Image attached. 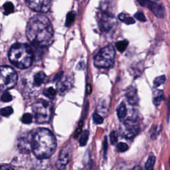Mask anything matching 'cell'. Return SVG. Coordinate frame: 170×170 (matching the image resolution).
I'll list each match as a JSON object with an SVG mask.
<instances>
[{
	"mask_svg": "<svg viewBox=\"0 0 170 170\" xmlns=\"http://www.w3.org/2000/svg\"><path fill=\"white\" fill-rule=\"evenodd\" d=\"M93 121L96 124H102L103 122V118L100 116L97 113H94L93 115Z\"/></svg>",
	"mask_w": 170,
	"mask_h": 170,
	"instance_id": "29",
	"label": "cell"
},
{
	"mask_svg": "<svg viewBox=\"0 0 170 170\" xmlns=\"http://www.w3.org/2000/svg\"><path fill=\"white\" fill-rule=\"evenodd\" d=\"M13 168L11 165H7V164H3L0 165V169H13Z\"/></svg>",
	"mask_w": 170,
	"mask_h": 170,
	"instance_id": "35",
	"label": "cell"
},
{
	"mask_svg": "<svg viewBox=\"0 0 170 170\" xmlns=\"http://www.w3.org/2000/svg\"><path fill=\"white\" fill-rule=\"evenodd\" d=\"M17 81V75L10 67H0V92L6 91L14 86Z\"/></svg>",
	"mask_w": 170,
	"mask_h": 170,
	"instance_id": "6",
	"label": "cell"
},
{
	"mask_svg": "<svg viewBox=\"0 0 170 170\" xmlns=\"http://www.w3.org/2000/svg\"><path fill=\"white\" fill-rule=\"evenodd\" d=\"M12 99H13L12 96L10 93H7V92H6V93H4L2 96V98H1L2 101H3V102H10V101H11Z\"/></svg>",
	"mask_w": 170,
	"mask_h": 170,
	"instance_id": "31",
	"label": "cell"
},
{
	"mask_svg": "<svg viewBox=\"0 0 170 170\" xmlns=\"http://www.w3.org/2000/svg\"><path fill=\"white\" fill-rule=\"evenodd\" d=\"M62 74H63V72H61L58 73V74L56 75V76H55V77L54 78V81H57V80H59L61 79V78L62 77Z\"/></svg>",
	"mask_w": 170,
	"mask_h": 170,
	"instance_id": "39",
	"label": "cell"
},
{
	"mask_svg": "<svg viewBox=\"0 0 170 170\" xmlns=\"http://www.w3.org/2000/svg\"><path fill=\"white\" fill-rule=\"evenodd\" d=\"M33 136V134L31 132H25L21 134L17 140V147L20 152L27 154L32 150Z\"/></svg>",
	"mask_w": 170,
	"mask_h": 170,
	"instance_id": "8",
	"label": "cell"
},
{
	"mask_svg": "<svg viewBox=\"0 0 170 170\" xmlns=\"http://www.w3.org/2000/svg\"><path fill=\"white\" fill-rule=\"evenodd\" d=\"M3 10H4V13L6 15H9L10 13H13L14 11V6L13 5L11 2H7L3 4Z\"/></svg>",
	"mask_w": 170,
	"mask_h": 170,
	"instance_id": "24",
	"label": "cell"
},
{
	"mask_svg": "<svg viewBox=\"0 0 170 170\" xmlns=\"http://www.w3.org/2000/svg\"><path fill=\"white\" fill-rule=\"evenodd\" d=\"M26 35L35 47H47L53 41L54 31L51 23L43 15H34L27 24Z\"/></svg>",
	"mask_w": 170,
	"mask_h": 170,
	"instance_id": "1",
	"label": "cell"
},
{
	"mask_svg": "<svg viewBox=\"0 0 170 170\" xmlns=\"http://www.w3.org/2000/svg\"><path fill=\"white\" fill-rule=\"evenodd\" d=\"M115 61V50L112 45H107L101 49L94 57V64L98 68L111 67Z\"/></svg>",
	"mask_w": 170,
	"mask_h": 170,
	"instance_id": "5",
	"label": "cell"
},
{
	"mask_svg": "<svg viewBox=\"0 0 170 170\" xmlns=\"http://www.w3.org/2000/svg\"><path fill=\"white\" fill-rule=\"evenodd\" d=\"M32 120H33V116H32L31 114L29 113L25 114L21 118L22 122L24 124H30L32 122Z\"/></svg>",
	"mask_w": 170,
	"mask_h": 170,
	"instance_id": "27",
	"label": "cell"
},
{
	"mask_svg": "<svg viewBox=\"0 0 170 170\" xmlns=\"http://www.w3.org/2000/svg\"><path fill=\"white\" fill-rule=\"evenodd\" d=\"M48 80V77L43 72H38L36 73L33 77V85L36 86H40L43 84L45 83Z\"/></svg>",
	"mask_w": 170,
	"mask_h": 170,
	"instance_id": "15",
	"label": "cell"
},
{
	"mask_svg": "<svg viewBox=\"0 0 170 170\" xmlns=\"http://www.w3.org/2000/svg\"><path fill=\"white\" fill-rule=\"evenodd\" d=\"M122 135L127 139L132 138L138 134L140 129L138 122L134 119H128L121 127Z\"/></svg>",
	"mask_w": 170,
	"mask_h": 170,
	"instance_id": "7",
	"label": "cell"
},
{
	"mask_svg": "<svg viewBox=\"0 0 170 170\" xmlns=\"http://www.w3.org/2000/svg\"><path fill=\"white\" fill-rule=\"evenodd\" d=\"M72 86V80L70 76H62L59 80L57 85V89L60 94H65Z\"/></svg>",
	"mask_w": 170,
	"mask_h": 170,
	"instance_id": "13",
	"label": "cell"
},
{
	"mask_svg": "<svg viewBox=\"0 0 170 170\" xmlns=\"http://www.w3.org/2000/svg\"><path fill=\"white\" fill-rule=\"evenodd\" d=\"M32 109L35 120L37 123L44 124L49 122L53 114V104L45 100H37L33 103Z\"/></svg>",
	"mask_w": 170,
	"mask_h": 170,
	"instance_id": "4",
	"label": "cell"
},
{
	"mask_svg": "<svg viewBox=\"0 0 170 170\" xmlns=\"http://www.w3.org/2000/svg\"><path fill=\"white\" fill-rule=\"evenodd\" d=\"M75 17H76V13L75 11H70L68 13L66 18L65 25L67 27L71 26L75 20Z\"/></svg>",
	"mask_w": 170,
	"mask_h": 170,
	"instance_id": "19",
	"label": "cell"
},
{
	"mask_svg": "<svg viewBox=\"0 0 170 170\" xmlns=\"http://www.w3.org/2000/svg\"><path fill=\"white\" fill-rule=\"evenodd\" d=\"M127 114V108L125 103L122 102L117 109V115L118 118L120 119V120H123L126 116Z\"/></svg>",
	"mask_w": 170,
	"mask_h": 170,
	"instance_id": "17",
	"label": "cell"
},
{
	"mask_svg": "<svg viewBox=\"0 0 170 170\" xmlns=\"http://www.w3.org/2000/svg\"><path fill=\"white\" fill-rule=\"evenodd\" d=\"M13 108L11 107H7L0 110V114L3 116L7 117V116H10L13 113Z\"/></svg>",
	"mask_w": 170,
	"mask_h": 170,
	"instance_id": "26",
	"label": "cell"
},
{
	"mask_svg": "<svg viewBox=\"0 0 170 170\" xmlns=\"http://www.w3.org/2000/svg\"><path fill=\"white\" fill-rule=\"evenodd\" d=\"M110 141L112 145L116 144L118 142V134L115 131H112L110 134Z\"/></svg>",
	"mask_w": 170,
	"mask_h": 170,
	"instance_id": "28",
	"label": "cell"
},
{
	"mask_svg": "<svg viewBox=\"0 0 170 170\" xmlns=\"http://www.w3.org/2000/svg\"><path fill=\"white\" fill-rule=\"evenodd\" d=\"M165 80H166V77L164 75L162 76H159L158 77H156L154 81V85L155 87H158L163 85L164 82H165Z\"/></svg>",
	"mask_w": 170,
	"mask_h": 170,
	"instance_id": "25",
	"label": "cell"
},
{
	"mask_svg": "<svg viewBox=\"0 0 170 170\" xmlns=\"http://www.w3.org/2000/svg\"><path fill=\"white\" fill-rule=\"evenodd\" d=\"M72 157V147L68 144L62 149L56 162V167L59 169H64L69 163Z\"/></svg>",
	"mask_w": 170,
	"mask_h": 170,
	"instance_id": "9",
	"label": "cell"
},
{
	"mask_svg": "<svg viewBox=\"0 0 170 170\" xmlns=\"http://www.w3.org/2000/svg\"><path fill=\"white\" fill-rule=\"evenodd\" d=\"M118 19L121 21L125 23V24L127 25H132V24H134L135 23V20L134 18H132L131 17H128L126 15H125L124 13H120V14L118 15Z\"/></svg>",
	"mask_w": 170,
	"mask_h": 170,
	"instance_id": "18",
	"label": "cell"
},
{
	"mask_svg": "<svg viewBox=\"0 0 170 170\" xmlns=\"http://www.w3.org/2000/svg\"><path fill=\"white\" fill-rule=\"evenodd\" d=\"M57 141L50 130L40 128L33 136L32 151L39 159H45L51 156L56 150Z\"/></svg>",
	"mask_w": 170,
	"mask_h": 170,
	"instance_id": "2",
	"label": "cell"
},
{
	"mask_svg": "<svg viewBox=\"0 0 170 170\" xmlns=\"http://www.w3.org/2000/svg\"><path fill=\"white\" fill-rule=\"evenodd\" d=\"M89 132L88 130H85L80 137L79 143L81 146H85L86 145L87 142L89 140Z\"/></svg>",
	"mask_w": 170,
	"mask_h": 170,
	"instance_id": "21",
	"label": "cell"
},
{
	"mask_svg": "<svg viewBox=\"0 0 170 170\" xmlns=\"http://www.w3.org/2000/svg\"><path fill=\"white\" fill-rule=\"evenodd\" d=\"M104 158L106 159L107 158V150H108V140H107V137H104Z\"/></svg>",
	"mask_w": 170,
	"mask_h": 170,
	"instance_id": "34",
	"label": "cell"
},
{
	"mask_svg": "<svg viewBox=\"0 0 170 170\" xmlns=\"http://www.w3.org/2000/svg\"><path fill=\"white\" fill-rule=\"evenodd\" d=\"M32 10L39 13H47L51 6V0H25Z\"/></svg>",
	"mask_w": 170,
	"mask_h": 170,
	"instance_id": "11",
	"label": "cell"
},
{
	"mask_svg": "<svg viewBox=\"0 0 170 170\" xmlns=\"http://www.w3.org/2000/svg\"><path fill=\"white\" fill-rule=\"evenodd\" d=\"M134 17L136 20H137L140 21H142V22L146 21V18L142 12H137L134 15Z\"/></svg>",
	"mask_w": 170,
	"mask_h": 170,
	"instance_id": "32",
	"label": "cell"
},
{
	"mask_svg": "<svg viewBox=\"0 0 170 170\" xmlns=\"http://www.w3.org/2000/svg\"><path fill=\"white\" fill-rule=\"evenodd\" d=\"M170 117V96L169 97V100L168 101V120H169Z\"/></svg>",
	"mask_w": 170,
	"mask_h": 170,
	"instance_id": "36",
	"label": "cell"
},
{
	"mask_svg": "<svg viewBox=\"0 0 170 170\" xmlns=\"http://www.w3.org/2000/svg\"><path fill=\"white\" fill-rule=\"evenodd\" d=\"M160 130L158 127H155L154 128H153L152 130L151 131V137L153 139H155L156 137L158 136V134H159Z\"/></svg>",
	"mask_w": 170,
	"mask_h": 170,
	"instance_id": "33",
	"label": "cell"
},
{
	"mask_svg": "<svg viewBox=\"0 0 170 170\" xmlns=\"http://www.w3.org/2000/svg\"><path fill=\"white\" fill-rule=\"evenodd\" d=\"M116 23L113 15L107 11H102L98 21L99 28L102 31L107 32L112 28Z\"/></svg>",
	"mask_w": 170,
	"mask_h": 170,
	"instance_id": "10",
	"label": "cell"
},
{
	"mask_svg": "<svg viewBox=\"0 0 170 170\" xmlns=\"http://www.w3.org/2000/svg\"><path fill=\"white\" fill-rule=\"evenodd\" d=\"M141 6L147 7L155 17L163 18L165 16V10L162 5L154 2L151 0H137Z\"/></svg>",
	"mask_w": 170,
	"mask_h": 170,
	"instance_id": "12",
	"label": "cell"
},
{
	"mask_svg": "<svg viewBox=\"0 0 170 170\" xmlns=\"http://www.w3.org/2000/svg\"><path fill=\"white\" fill-rule=\"evenodd\" d=\"M169 165H170V160H169Z\"/></svg>",
	"mask_w": 170,
	"mask_h": 170,
	"instance_id": "40",
	"label": "cell"
},
{
	"mask_svg": "<svg viewBox=\"0 0 170 170\" xmlns=\"http://www.w3.org/2000/svg\"><path fill=\"white\" fill-rule=\"evenodd\" d=\"M81 132H82V128H81V126L79 128H78V129L75 132V136H74L75 138H76V137L79 136V135L81 134Z\"/></svg>",
	"mask_w": 170,
	"mask_h": 170,
	"instance_id": "37",
	"label": "cell"
},
{
	"mask_svg": "<svg viewBox=\"0 0 170 170\" xmlns=\"http://www.w3.org/2000/svg\"><path fill=\"white\" fill-rule=\"evenodd\" d=\"M43 94L49 99H53L57 94V92L52 87H49L43 91Z\"/></svg>",
	"mask_w": 170,
	"mask_h": 170,
	"instance_id": "22",
	"label": "cell"
},
{
	"mask_svg": "<svg viewBox=\"0 0 170 170\" xmlns=\"http://www.w3.org/2000/svg\"><path fill=\"white\" fill-rule=\"evenodd\" d=\"M126 97L128 103L131 105H137L139 101L138 94L134 86H130L126 90Z\"/></svg>",
	"mask_w": 170,
	"mask_h": 170,
	"instance_id": "14",
	"label": "cell"
},
{
	"mask_svg": "<svg viewBox=\"0 0 170 170\" xmlns=\"http://www.w3.org/2000/svg\"><path fill=\"white\" fill-rule=\"evenodd\" d=\"M155 162V157L154 155H150L145 163V169L148 170H151L154 169V164Z\"/></svg>",
	"mask_w": 170,
	"mask_h": 170,
	"instance_id": "20",
	"label": "cell"
},
{
	"mask_svg": "<svg viewBox=\"0 0 170 170\" xmlns=\"http://www.w3.org/2000/svg\"><path fill=\"white\" fill-rule=\"evenodd\" d=\"M117 148L118 151H120V152H125V151H126L128 150V146L126 143L120 142V144H118Z\"/></svg>",
	"mask_w": 170,
	"mask_h": 170,
	"instance_id": "30",
	"label": "cell"
},
{
	"mask_svg": "<svg viewBox=\"0 0 170 170\" xmlns=\"http://www.w3.org/2000/svg\"><path fill=\"white\" fill-rule=\"evenodd\" d=\"M164 100V94L162 90H158L154 92L153 96V102L156 107L160 105L161 102Z\"/></svg>",
	"mask_w": 170,
	"mask_h": 170,
	"instance_id": "16",
	"label": "cell"
},
{
	"mask_svg": "<svg viewBox=\"0 0 170 170\" xmlns=\"http://www.w3.org/2000/svg\"><path fill=\"white\" fill-rule=\"evenodd\" d=\"M128 45V41L126 40L118 41L116 43V47L120 52H123L126 49Z\"/></svg>",
	"mask_w": 170,
	"mask_h": 170,
	"instance_id": "23",
	"label": "cell"
},
{
	"mask_svg": "<svg viewBox=\"0 0 170 170\" xmlns=\"http://www.w3.org/2000/svg\"><path fill=\"white\" fill-rule=\"evenodd\" d=\"M9 59L13 65L24 69L32 65L34 54L29 45L15 43L13 45L9 52Z\"/></svg>",
	"mask_w": 170,
	"mask_h": 170,
	"instance_id": "3",
	"label": "cell"
},
{
	"mask_svg": "<svg viewBox=\"0 0 170 170\" xmlns=\"http://www.w3.org/2000/svg\"><path fill=\"white\" fill-rule=\"evenodd\" d=\"M92 93V87L90 85H87L86 86V93L88 94H90Z\"/></svg>",
	"mask_w": 170,
	"mask_h": 170,
	"instance_id": "38",
	"label": "cell"
}]
</instances>
